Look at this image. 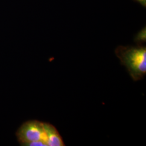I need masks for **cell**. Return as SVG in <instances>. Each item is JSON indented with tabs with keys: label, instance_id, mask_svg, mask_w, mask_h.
Segmentation results:
<instances>
[{
	"label": "cell",
	"instance_id": "2",
	"mask_svg": "<svg viewBox=\"0 0 146 146\" xmlns=\"http://www.w3.org/2000/svg\"><path fill=\"white\" fill-rule=\"evenodd\" d=\"M16 136L23 146H27L31 142L40 140L46 143L44 123L36 120L27 121L18 129Z\"/></svg>",
	"mask_w": 146,
	"mask_h": 146
},
{
	"label": "cell",
	"instance_id": "1",
	"mask_svg": "<svg viewBox=\"0 0 146 146\" xmlns=\"http://www.w3.org/2000/svg\"><path fill=\"white\" fill-rule=\"evenodd\" d=\"M115 54L121 63L125 66L134 81L143 78L146 74V47L145 46H122L115 49Z\"/></svg>",
	"mask_w": 146,
	"mask_h": 146
},
{
	"label": "cell",
	"instance_id": "5",
	"mask_svg": "<svg viewBox=\"0 0 146 146\" xmlns=\"http://www.w3.org/2000/svg\"><path fill=\"white\" fill-rule=\"evenodd\" d=\"M136 2L140 3L142 7L146 8V0H134Z\"/></svg>",
	"mask_w": 146,
	"mask_h": 146
},
{
	"label": "cell",
	"instance_id": "3",
	"mask_svg": "<svg viewBox=\"0 0 146 146\" xmlns=\"http://www.w3.org/2000/svg\"><path fill=\"white\" fill-rule=\"evenodd\" d=\"M44 128L46 136L47 146H63L64 143L62 139L54 126L44 123Z\"/></svg>",
	"mask_w": 146,
	"mask_h": 146
},
{
	"label": "cell",
	"instance_id": "4",
	"mask_svg": "<svg viewBox=\"0 0 146 146\" xmlns=\"http://www.w3.org/2000/svg\"><path fill=\"white\" fill-rule=\"evenodd\" d=\"M135 41L137 43L138 45H141V44L146 42V27L137 34L135 37Z\"/></svg>",
	"mask_w": 146,
	"mask_h": 146
}]
</instances>
